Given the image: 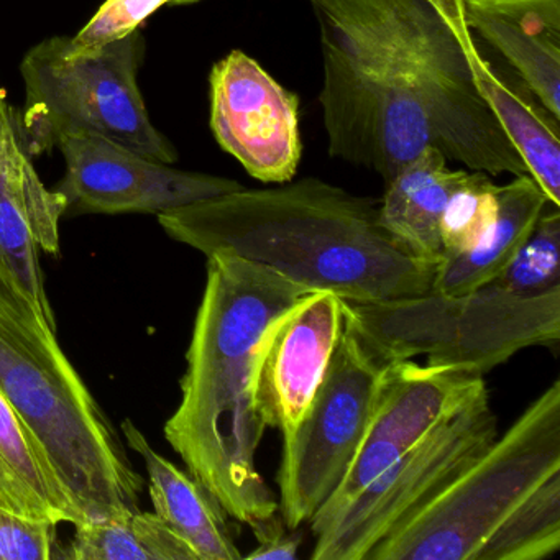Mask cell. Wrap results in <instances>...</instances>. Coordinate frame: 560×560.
Wrapping results in <instances>:
<instances>
[{"label": "cell", "mask_w": 560, "mask_h": 560, "mask_svg": "<svg viewBox=\"0 0 560 560\" xmlns=\"http://www.w3.org/2000/svg\"><path fill=\"white\" fill-rule=\"evenodd\" d=\"M206 258L182 401L166 421L165 438L229 517L252 526L278 513L257 467L267 429L257 399L261 360L281 317L314 291L225 252Z\"/></svg>", "instance_id": "6da1fadb"}, {"label": "cell", "mask_w": 560, "mask_h": 560, "mask_svg": "<svg viewBox=\"0 0 560 560\" xmlns=\"http://www.w3.org/2000/svg\"><path fill=\"white\" fill-rule=\"evenodd\" d=\"M159 222L173 241L206 257L225 252L353 303L428 294L439 268L382 228L375 199L317 178L242 188L162 212Z\"/></svg>", "instance_id": "7a4b0ae2"}, {"label": "cell", "mask_w": 560, "mask_h": 560, "mask_svg": "<svg viewBox=\"0 0 560 560\" xmlns=\"http://www.w3.org/2000/svg\"><path fill=\"white\" fill-rule=\"evenodd\" d=\"M307 2L349 38L370 68L418 94L445 159L490 176L529 175L478 91L488 57L465 24L462 0Z\"/></svg>", "instance_id": "3957f363"}, {"label": "cell", "mask_w": 560, "mask_h": 560, "mask_svg": "<svg viewBox=\"0 0 560 560\" xmlns=\"http://www.w3.org/2000/svg\"><path fill=\"white\" fill-rule=\"evenodd\" d=\"M0 393L90 520L139 510L142 475L51 329L0 265Z\"/></svg>", "instance_id": "277c9868"}, {"label": "cell", "mask_w": 560, "mask_h": 560, "mask_svg": "<svg viewBox=\"0 0 560 560\" xmlns=\"http://www.w3.org/2000/svg\"><path fill=\"white\" fill-rule=\"evenodd\" d=\"M560 474V382L537 396L366 560H477L488 537L540 483Z\"/></svg>", "instance_id": "5b68a950"}, {"label": "cell", "mask_w": 560, "mask_h": 560, "mask_svg": "<svg viewBox=\"0 0 560 560\" xmlns=\"http://www.w3.org/2000/svg\"><path fill=\"white\" fill-rule=\"evenodd\" d=\"M347 316L385 365L428 357V365L483 376L527 347L560 342V288L517 296L488 283L458 296L429 291L406 300L353 303Z\"/></svg>", "instance_id": "8992f818"}, {"label": "cell", "mask_w": 560, "mask_h": 560, "mask_svg": "<svg viewBox=\"0 0 560 560\" xmlns=\"http://www.w3.org/2000/svg\"><path fill=\"white\" fill-rule=\"evenodd\" d=\"M143 47L140 31L88 50L68 37L35 45L21 65L25 104L15 113L32 159L68 137L100 136L173 165L178 152L153 126L137 84Z\"/></svg>", "instance_id": "52a82bcc"}, {"label": "cell", "mask_w": 560, "mask_h": 560, "mask_svg": "<svg viewBox=\"0 0 560 560\" xmlns=\"http://www.w3.org/2000/svg\"><path fill=\"white\" fill-rule=\"evenodd\" d=\"M385 366L357 332L343 300L342 332L326 375L300 424L283 435L278 513L288 529L310 523L346 477Z\"/></svg>", "instance_id": "ba28073f"}, {"label": "cell", "mask_w": 560, "mask_h": 560, "mask_svg": "<svg viewBox=\"0 0 560 560\" xmlns=\"http://www.w3.org/2000/svg\"><path fill=\"white\" fill-rule=\"evenodd\" d=\"M497 438L498 419L485 386L314 533L311 559L366 560L380 540Z\"/></svg>", "instance_id": "9c48e42d"}, {"label": "cell", "mask_w": 560, "mask_h": 560, "mask_svg": "<svg viewBox=\"0 0 560 560\" xmlns=\"http://www.w3.org/2000/svg\"><path fill=\"white\" fill-rule=\"evenodd\" d=\"M317 19L329 155L365 166L389 183L422 150L438 147L431 117L411 88L370 68L332 22Z\"/></svg>", "instance_id": "30bf717a"}, {"label": "cell", "mask_w": 560, "mask_h": 560, "mask_svg": "<svg viewBox=\"0 0 560 560\" xmlns=\"http://www.w3.org/2000/svg\"><path fill=\"white\" fill-rule=\"evenodd\" d=\"M485 386L483 376L451 366H421L411 360L388 363L355 457L332 497L310 521L313 534Z\"/></svg>", "instance_id": "8fae6325"}, {"label": "cell", "mask_w": 560, "mask_h": 560, "mask_svg": "<svg viewBox=\"0 0 560 560\" xmlns=\"http://www.w3.org/2000/svg\"><path fill=\"white\" fill-rule=\"evenodd\" d=\"M67 172L57 191L67 214H162L244 188L234 179L182 172L100 136L61 140Z\"/></svg>", "instance_id": "7c38bea8"}, {"label": "cell", "mask_w": 560, "mask_h": 560, "mask_svg": "<svg viewBox=\"0 0 560 560\" xmlns=\"http://www.w3.org/2000/svg\"><path fill=\"white\" fill-rule=\"evenodd\" d=\"M209 84L211 129L219 147L258 182H291L303 153L300 97L241 50L214 65Z\"/></svg>", "instance_id": "4fadbf2b"}, {"label": "cell", "mask_w": 560, "mask_h": 560, "mask_svg": "<svg viewBox=\"0 0 560 560\" xmlns=\"http://www.w3.org/2000/svg\"><path fill=\"white\" fill-rule=\"evenodd\" d=\"M67 201L45 186L19 133L18 117L0 91V265L38 316L57 330L45 288L42 254L60 255Z\"/></svg>", "instance_id": "5bb4252c"}, {"label": "cell", "mask_w": 560, "mask_h": 560, "mask_svg": "<svg viewBox=\"0 0 560 560\" xmlns=\"http://www.w3.org/2000/svg\"><path fill=\"white\" fill-rule=\"evenodd\" d=\"M343 326V300L329 291L306 294L271 332L258 376V411L267 428L287 435L306 415Z\"/></svg>", "instance_id": "9a60e30c"}, {"label": "cell", "mask_w": 560, "mask_h": 560, "mask_svg": "<svg viewBox=\"0 0 560 560\" xmlns=\"http://www.w3.org/2000/svg\"><path fill=\"white\" fill-rule=\"evenodd\" d=\"M480 35L560 119V0H462Z\"/></svg>", "instance_id": "2e32d148"}, {"label": "cell", "mask_w": 560, "mask_h": 560, "mask_svg": "<svg viewBox=\"0 0 560 560\" xmlns=\"http://www.w3.org/2000/svg\"><path fill=\"white\" fill-rule=\"evenodd\" d=\"M120 432L145 464L153 513L188 544L198 560L244 559L218 498L188 470L160 455L133 421L124 419Z\"/></svg>", "instance_id": "e0dca14e"}, {"label": "cell", "mask_w": 560, "mask_h": 560, "mask_svg": "<svg viewBox=\"0 0 560 560\" xmlns=\"http://www.w3.org/2000/svg\"><path fill=\"white\" fill-rule=\"evenodd\" d=\"M462 173L448 168L444 153L429 145L386 183L378 202L380 224L418 260L441 264V215Z\"/></svg>", "instance_id": "ac0fdd59"}, {"label": "cell", "mask_w": 560, "mask_h": 560, "mask_svg": "<svg viewBox=\"0 0 560 560\" xmlns=\"http://www.w3.org/2000/svg\"><path fill=\"white\" fill-rule=\"evenodd\" d=\"M478 91L508 139L520 152L529 176L560 208V119L542 106L523 78L498 55L490 57Z\"/></svg>", "instance_id": "d6986e66"}, {"label": "cell", "mask_w": 560, "mask_h": 560, "mask_svg": "<svg viewBox=\"0 0 560 560\" xmlns=\"http://www.w3.org/2000/svg\"><path fill=\"white\" fill-rule=\"evenodd\" d=\"M549 202L529 175L514 176L513 182L500 186L493 224L474 247L439 264L432 291L458 296L497 280Z\"/></svg>", "instance_id": "ffe728a7"}, {"label": "cell", "mask_w": 560, "mask_h": 560, "mask_svg": "<svg viewBox=\"0 0 560 560\" xmlns=\"http://www.w3.org/2000/svg\"><path fill=\"white\" fill-rule=\"evenodd\" d=\"M57 559L198 560V557L155 513L137 510L77 524L68 546L58 549Z\"/></svg>", "instance_id": "44dd1931"}, {"label": "cell", "mask_w": 560, "mask_h": 560, "mask_svg": "<svg viewBox=\"0 0 560 560\" xmlns=\"http://www.w3.org/2000/svg\"><path fill=\"white\" fill-rule=\"evenodd\" d=\"M560 547V474L540 483L488 537L477 560H542Z\"/></svg>", "instance_id": "7402d4cb"}, {"label": "cell", "mask_w": 560, "mask_h": 560, "mask_svg": "<svg viewBox=\"0 0 560 560\" xmlns=\"http://www.w3.org/2000/svg\"><path fill=\"white\" fill-rule=\"evenodd\" d=\"M0 454L4 455L24 480L63 516L65 523L77 526L88 521L86 514L81 511L61 481L44 445L2 393H0Z\"/></svg>", "instance_id": "603a6c76"}, {"label": "cell", "mask_w": 560, "mask_h": 560, "mask_svg": "<svg viewBox=\"0 0 560 560\" xmlns=\"http://www.w3.org/2000/svg\"><path fill=\"white\" fill-rule=\"evenodd\" d=\"M560 211L549 205L513 260L491 283L517 296H540L560 288Z\"/></svg>", "instance_id": "cb8c5ba5"}, {"label": "cell", "mask_w": 560, "mask_h": 560, "mask_svg": "<svg viewBox=\"0 0 560 560\" xmlns=\"http://www.w3.org/2000/svg\"><path fill=\"white\" fill-rule=\"evenodd\" d=\"M498 188L487 173H462L441 215L442 260L464 254L483 237L497 219Z\"/></svg>", "instance_id": "d4e9b609"}, {"label": "cell", "mask_w": 560, "mask_h": 560, "mask_svg": "<svg viewBox=\"0 0 560 560\" xmlns=\"http://www.w3.org/2000/svg\"><path fill=\"white\" fill-rule=\"evenodd\" d=\"M199 0H106L86 27L71 37L77 50L101 47L127 37L142 27L163 5H191Z\"/></svg>", "instance_id": "484cf974"}, {"label": "cell", "mask_w": 560, "mask_h": 560, "mask_svg": "<svg viewBox=\"0 0 560 560\" xmlns=\"http://www.w3.org/2000/svg\"><path fill=\"white\" fill-rule=\"evenodd\" d=\"M58 524L19 516L0 508V560H54Z\"/></svg>", "instance_id": "4316f807"}, {"label": "cell", "mask_w": 560, "mask_h": 560, "mask_svg": "<svg viewBox=\"0 0 560 560\" xmlns=\"http://www.w3.org/2000/svg\"><path fill=\"white\" fill-rule=\"evenodd\" d=\"M0 508L32 520L67 524L63 516L24 480V477L2 454H0Z\"/></svg>", "instance_id": "83f0119b"}, {"label": "cell", "mask_w": 560, "mask_h": 560, "mask_svg": "<svg viewBox=\"0 0 560 560\" xmlns=\"http://www.w3.org/2000/svg\"><path fill=\"white\" fill-rule=\"evenodd\" d=\"M250 527L257 539V546L244 556L245 559H296L303 537L296 530L288 529L280 513L257 521Z\"/></svg>", "instance_id": "f1b7e54d"}]
</instances>
